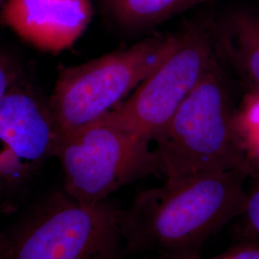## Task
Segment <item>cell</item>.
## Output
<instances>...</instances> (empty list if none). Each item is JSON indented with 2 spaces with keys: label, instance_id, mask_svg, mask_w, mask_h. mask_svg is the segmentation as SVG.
<instances>
[{
  "label": "cell",
  "instance_id": "obj_1",
  "mask_svg": "<svg viewBox=\"0 0 259 259\" xmlns=\"http://www.w3.org/2000/svg\"><path fill=\"white\" fill-rule=\"evenodd\" d=\"M249 178L245 166L168 177L121 211L123 249L155 259L199 255L206 241L240 216Z\"/></svg>",
  "mask_w": 259,
  "mask_h": 259
},
{
  "label": "cell",
  "instance_id": "obj_2",
  "mask_svg": "<svg viewBox=\"0 0 259 259\" xmlns=\"http://www.w3.org/2000/svg\"><path fill=\"white\" fill-rule=\"evenodd\" d=\"M234 111L219 59L154 140L160 174L168 178L244 166Z\"/></svg>",
  "mask_w": 259,
  "mask_h": 259
},
{
  "label": "cell",
  "instance_id": "obj_3",
  "mask_svg": "<svg viewBox=\"0 0 259 259\" xmlns=\"http://www.w3.org/2000/svg\"><path fill=\"white\" fill-rule=\"evenodd\" d=\"M178 42L179 33L160 34L62 70L48 103L57 139L100 120L115 109Z\"/></svg>",
  "mask_w": 259,
  "mask_h": 259
},
{
  "label": "cell",
  "instance_id": "obj_4",
  "mask_svg": "<svg viewBox=\"0 0 259 259\" xmlns=\"http://www.w3.org/2000/svg\"><path fill=\"white\" fill-rule=\"evenodd\" d=\"M120 212L107 202L80 204L64 190L50 195L0 234V259H115Z\"/></svg>",
  "mask_w": 259,
  "mask_h": 259
},
{
  "label": "cell",
  "instance_id": "obj_5",
  "mask_svg": "<svg viewBox=\"0 0 259 259\" xmlns=\"http://www.w3.org/2000/svg\"><path fill=\"white\" fill-rule=\"evenodd\" d=\"M150 143L103 119L59 137L54 157L64 173V191L80 204L95 205L122 186L161 175Z\"/></svg>",
  "mask_w": 259,
  "mask_h": 259
},
{
  "label": "cell",
  "instance_id": "obj_6",
  "mask_svg": "<svg viewBox=\"0 0 259 259\" xmlns=\"http://www.w3.org/2000/svg\"><path fill=\"white\" fill-rule=\"evenodd\" d=\"M178 33L173 52L101 119L149 142L156 139L220 58L217 25L211 19L194 21Z\"/></svg>",
  "mask_w": 259,
  "mask_h": 259
},
{
  "label": "cell",
  "instance_id": "obj_7",
  "mask_svg": "<svg viewBox=\"0 0 259 259\" xmlns=\"http://www.w3.org/2000/svg\"><path fill=\"white\" fill-rule=\"evenodd\" d=\"M56 140L49 105L15 83L0 100V200L22 188L54 157Z\"/></svg>",
  "mask_w": 259,
  "mask_h": 259
},
{
  "label": "cell",
  "instance_id": "obj_8",
  "mask_svg": "<svg viewBox=\"0 0 259 259\" xmlns=\"http://www.w3.org/2000/svg\"><path fill=\"white\" fill-rule=\"evenodd\" d=\"M91 0H6L2 24L37 49L57 54L70 48L93 19Z\"/></svg>",
  "mask_w": 259,
  "mask_h": 259
},
{
  "label": "cell",
  "instance_id": "obj_9",
  "mask_svg": "<svg viewBox=\"0 0 259 259\" xmlns=\"http://www.w3.org/2000/svg\"><path fill=\"white\" fill-rule=\"evenodd\" d=\"M217 47L247 89H259V14L245 9L232 12L217 26Z\"/></svg>",
  "mask_w": 259,
  "mask_h": 259
},
{
  "label": "cell",
  "instance_id": "obj_10",
  "mask_svg": "<svg viewBox=\"0 0 259 259\" xmlns=\"http://www.w3.org/2000/svg\"><path fill=\"white\" fill-rule=\"evenodd\" d=\"M206 0H105L112 18L122 27H151Z\"/></svg>",
  "mask_w": 259,
  "mask_h": 259
},
{
  "label": "cell",
  "instance_id": "obj_11",
  "mask_svg": "<svg viewBox=\"0 0 259 259\" xmlns=\"http://www.w3.org/2000/svg\"><path fill=\"white\" fill-rule=\"evenodd\" d=\"M233 127L250 177L259 172V89H247L235 108Z\"/></svg>",
  "mask_w": 259,
  "mask_h": 259
},
{
  "label": "cell",
  "instance_id": "obj_12",
  "mask_svg": "<svg viewBox=\"0 0 259 259\" xmlns=\"http://www.w3.org/2000/svg\"><path fill=\"white\" fill-rule=\"evenodd\" d=\"M244 209L237 218L240 239L259 243V172L249 178Z\"/></svg>",
  "mask_w": 259,
  "mask_h": 259
},
{
  "label": "cell",
  "instance_id": "obj_13",
  "mask_svg": "<svg viewBox=\"0 0 259 259\" xmlns=\"http://www.w3.org/2000/svg\"><path fill=\"white\" fill-rule=\"evenodd\" d=\"M202 259H259V243L240 239L221 253Z\"/></svg>",
  "mask_w": 259,
  "mask_h": 259
},
{
  "label": "cell",
  "instance_id": "obj_14",
  "mask_svg": "<svg viewBox=\"0 0 259 259\" xmlns=\"http://www.w3.org/2000/svg\"><path fill=\"white\" fill-rule=\"evenodd\" d=\"M18 72L15 65L6 57L0 55V100L10 89L18 83Z\"/></svg>",
  "mask_w": 259,
  "mask_h": 259
},
{
  "label": "cell",
  "instance_id": "obj_15",
  "mask_svg": "<svg viewBox=\"0 0 259 259\" xmlns=\"http://www.w3.org/2000/svg\"><path fill=\"white\" fill-rule=\"evenodd\" d=\"M5 2H6V0H0V11L2 10V8H3V6H4Z\"/></svg>",
  "mask_w": 259,
  "mask_h": 259
},
{
  "label": "cell",
  "instance_id": "obj_16",
  "mask_svg": "<svg viewBox=\"0 0 259 259\" xmlns=\"http://www.w3.org/2000/svg\"><path fill=\"white\" fill-rule=\"evenodd\" d=\"M0 234H1V233H0Z\"/></svg>",
  "mask_w": 259,
  "mask_h": 259
}]
</instances>
